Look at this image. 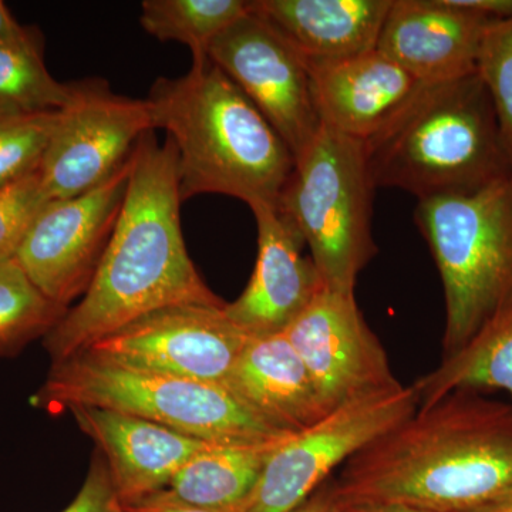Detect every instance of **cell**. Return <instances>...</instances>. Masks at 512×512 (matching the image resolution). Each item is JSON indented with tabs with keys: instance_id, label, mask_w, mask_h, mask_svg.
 I'll return each mask as SVG.
<instances>
[{
	"instance_id": "cell-1",
	"label": "cell",
	"mask_w": 512,
	"mask_h": 512,
	"mask_svg": "<svg viewBox=\"0 0 512 512\" xmlns=\"http://www.w3.org/2000/svg\"><path fill=\"white\" fill-rule=\"evenodd\" d=\"M181 204L173 141L150 131L133 151L126 200L89 288L45 336L53 363L168 306L224 308L185 247Z\"/></svg>"
},
{
	"instance_id": "cell-2",
	"label": "cell",
	"mask_w": 512,
	"mask_h": 512,
	"mask_svg": "<svg viewBox=\"0 0 512 512\" xmlns=\"http://www.w3.org/2000/svg\"><path fill=\"white\" fill-rule=\"evenodd\" d=\"M512 490V404L477 390L417 409L343 464L340 504L470 512Z\"/></svg>"
},
{
	"instance_id": "cell-3",
	"label": "cell",
	"mask_w": 512,
	"mask_h": 512,
	"mask_svg": "<svg viewBox=\"0 0 512 512\" xmlns=\"http://www.w3.org/2000/svg\"><path fill=\"white\" fill-rule=\"evenodd\" d=\"M154 126L177 153L183 201L202 194L276 207L295 157L275 128L210 59L178 79L161 77L147 97Z\"/></svg>"
},
{
	"instance_id": "cell-4",
	"label": "cell",
	"mask_w": 512,
	"mask_h": 512,
	"mask_svg": "<svg viewBox=\"0 0 512 512\" xmlns=\"http://www.w3.org/2000/svg\"><path fill=\"white\" fill-rule=\"evenodd\" d=\"M363 147L376 188L419 201L473 194L512 177L493 100L477 73L421 84Z\"/></svg>"
},
{
	"instance_id": "cell-5",
	"label": "cell",
	"mask_w": 512,
	"mask_h": 512,
	"mask_svg": "<svg viewBox=\"0 0 512 512\" xmlns=\"http://www.w3.org/2000/svg\"><path fill=\"white\" fill-rule=\"evenodd\" d=\"M40 403L101 407L141 417L210 443L254 444L289 436L224 384L134 369L89 352L53 363Z\"/></svg>"
},
{
	"instance_id": "cell-6",
	"label": "cell",
	"mask_w": 512,
	"mask_h": 512,
	"mask_svg": "<svg viewBox=\"0 0 512 512\" xmlns=\"http://www.w3.org/2000/svg\"><path fill=\"white\" fill-rule=\"evenodd\" d=\"M414 221L443 284L446 359L512 306V177L473 194L419 201Z\"/></svg>"
},
{
	"instance_id": "cell-7",
	"label": "cell",
	"mask_w": 512,
	"mask_h": 512,
	"mask_svg": "<svg viewBox=\"0 0 512 512\" xmlns=\"http://www.w3.org/2000/svg\"><path fill=\"white\" fill-rule=\"evenodd\" d=\"M362 141L322 126L279 198L278 208L302 235L325 288L355 293L357 276L376 255L373 194Z\"/></svg>"
},
{
	"instance_id": "cell-8",
	"label": "cell",
	"mask_w": 512,
	"mask_h": 512,
	"mask_svg": "<svg viewBox=\"0 0 512 512\" xmlns=\"http://www.w3.org/2000/svg\"><path fill=\"white\" fill-rule=\"evenodd\" d=\"M417 409L416 386L400 384L332 410L275 448L237 512L298 510L336 468Z\"/></svg>"
},
{
	"instance_id": "cell-9",
	"label": "cell",
	"mask_w": 512,
	"mask_h": 512,
	"mask_svg": "<svg viewBox=\"0 0 512 512\" xmlns=\"http://www.w3.org/2000/svg\"><path fill=\"white\" fill-rule=\"evenodd\" d=\"M39 171L49 201L96 188L126 163L144 134L156 130L147 99H131L101 79L72 83Z\"/></svg>"
},
{
	"instance_id": "cell-10",
	"label": "cell",
	"mask_w": 512,
	"mask_h": 512,
	"mask_svg": "<svg viewBox=\"0 0 512 512\" xmlns=\"http://www.w3.org/2000/svg\"><path fill=\"white\" fill-rule=\"evenodd\" d=\"M131 165L133 154L93 190L47 202L13 255L32 284L60 308L82 298L99 268L126 200Z\"/></svg>"
},
{
	"instance_id": "cell-11",
	"label": "cell",
	"mask_w": 512,
	"mask_h": 512,
	"mask_svg": "<svg viewBox=\"0 0 512 512\" xmlns=\"http://www.w3.org/2000/svg\"><path fill=\"white\" fill-rule=\"evenodd\" d=\"M208 59L261 111L295 160L301 156L322 124L308 64L284 37L249 5L247 15L211 43Z\"/></svg>"
},
{
	"instance_id": "cell-12",
	"label": "cell",
	"mask_w": 512,
	"mask_h": 512,
	"mask_svg": "<svg viewBox=\"0 0 512 512\" xmlns=\"http://www.w3.org/2000/svg\"><path fill=\"white\" fill-rule=\"evenodd\" d=\"M224 308L168 306L134 320L84 352L134 369L227 386L249 335L225 315Z\"/></svg>"
},
{
	"instance_id": "cell-13",
	"label": "cell",
	"mask_w": 512,
	"mask_h": 512,
	"mask_svg": "<svg viewBox=\"0 0 512 512\" xmlns=\"http://www.w3.org/2000/svg\"><path fill=\"white\" fill-rule=\"evenodd\" d=\"M285 335L308 369L326 413L402 384L355 293L320 289Z\"/></svg>"
},
{
	"instance_id": "cell-14",
	"label": "cell",
	"mask_w": 512,
	"mask_h": 512,
	"mask_svg": "<svg viewBox=\"0 0 512 512\" xmlns=\"http://www.w3.org/2000/svg\"><path fill=\"white\" fill-rule=\"evenodd\" d=\"M251 208L258 228V255L247 288L224 308L249 336L285 332L325 288L311 256L303 255L302 235L272 205Z\"/></svg>"
},
{
	"instance_id": "cell-15",
	"label": "cell",
	"mask_w": 512,
	"mask_h": 512,
	"mask_svg": "<svg viewBox=\"0 0 512 512\" xmlns=\"http://www.w3.org/2000/svg\"><path fill=\"white\" fill-rule=\"evenodd\" d=\"M493 22L454 0H392L376 49L421 84L451 82L477 73Z\"/></svg>"
},
{
	"instance_id": "cell-16",
	"label": "cell",
	"mask_w": 512,
	"mask_h": 512,
	"mask_svg": "<svg viewBox=\"0 0 512 512\" xmlns=\"http://www.w3.org/2000/svg\"><path fill=\"white\" fill-rule=\"evenodd\" d=\"M70 412L99 447L123 504L165 490L188 461L214 444L117 410L73 407Z\"/></svg>"
},
{
	"instance_id": "cell-17",
	"label": "cell",
	"mask_w": 512,
	"mask_h": 512,
	"mask_svg": "<svg viewBox=\"0 0 512 512\" xmlns=\"http://www.w3.org/2000/svg\"><path fill=\"white\" fill-rule=\"evenodd\" d=\"M306 64L320 124L362 143L379 133L421 86L377 49Z\"/></svg>"
},
{
	"instance_id": "cell-18",
	"label": "cell",
	"mask_w": 512,
	"mask_h": 512,
	"mask_svg": "<svg viewBox=\"0 0 512 512\" xmlns=\"http://www.w3.org/2000/svg\"><path fill=\"white\" fill-rule=\"evenodd\" d=\"M261 16L306 63L376 49L392 0H252Z\"/></svg>"
},
{
	"instance_id": "cell-19",
	"label": "cell",
	"mask_w": 512,
	"mask_h": 512,
	"mask_svg": "<svg viewBox=\"0 0 512 512\" xmlns=\"http://www.w3.org/2000/svg\"><path fill=\"white\" fill-rule=\"evenodd\" d=\"M227 387L286 433L308 429L328 414L285 332L249 336Z\"/></svg>"
},
{
	"instance_id": "cell-20",
	"label": "cell",
	"mask_w": 512,
	"mask_h": 512,
	"mask_svg": "<svg viewBox=\"0 0 512 512\" xmlns=\"http://www.w3.org/2000/svg\"><path fill=\"white\" fill-rule=\"evenodd\" d=\"M289 436L266 443L211 444L188 461L160 493L194 507L237 511L254 490L268 458Z\"/></svg>"
},
{
	"instance_id": "cell-21",
	"label": "cell",
	"mask_w": 512,
	"mask_h": 512,
	"mask_svg": "<svg viewBox=\"0 0 512 512\" xmlns=\"http://www.w3.org/2000/svg\"><path fill=\"white\" fill-rule=\"evenodd\" d=\"M414 386L419 393V409L433 406L460 389L504 390L512 397V306Z\"/></svg>"
},
{
	"instance_id": "cell-22",
	"label": "cell",
	"mask_w": 512,
	"mask_h": 512,
	"mask_svg": "<svg viewBox=\"0 0 512 512\" xmlns=\"http://www.w3.org/2000/svg\"><path fill=\"white\" fill-rule=\"evenodd\" d=\"M248 12L245 0H144L140 23L160 42L183 43L192 64H201L211 43Z\"/></svg>"
},
{
	"instance_id": "cell-23",
	"label": "cell",
	"mask_w": 512,
	"mask_h": 512,
	"mask_svg": "<svg viewBox=\"0 0 512 512\" xmlns=\"http://www.w3.org/2000/svg\"><path fill=\"white\" fill-rule=\"evenodd\" d=\"M72 97V83L57 82L47 70L35 33L20 42L0 45V106L43 113L62 110Z\"/></svg>"
},
{
	"instance_id": "cell-24",
	"label": "cell",
	"mask_w": 512,
	"mask_h": 512,
	"mask_svg": "<svg viewBox=\"0 0 512 512\" xmlns=\"http://www.w3.org/2000/svg\"><path fill=\"white\" fill-rule=\"evenodd\" d=\"M66 312L32 284L15 256L0 258V355L46 336Z\"/></svg>"
},
{
	"instance_id": "cell-25",
	"label": "cell",
	"mask_w": 512,
	"mask_h": 512,
	"mask_svg": "<svg viewBox=\"0 0 512 512\" xmlns=\"http://www.w3.org/2000/svg\"><path fill=\"white\" fill-rule=\"evenodd\" d=\"M57 111L28 113L0 106V188L39 168Z\"/></svg>"
},
{
	"instance_id": "cell-26",
	"label": "cell",
	"mask_w": 512,
	"mask_h": 512,
	"mask_svg": "<svg viewBox=\"0 0 512 512\" xmlns=\"http://www.w3.org/2000/svg\"><path fill=\"white\" fill-rule=\"evenodd\" d=\"M477 74L493 100L512 160V16L495 20L485 30L478 52Z\"/></svg>"
},
{
	"instance_id": "cell-27",
	"label": "cell",
	"mask_w": 512,
	"mask_h": 512,
	"mask_svg": "<svg viewBox=\"0 0 512 512\" xmlns=\"http://www.w3.org/2000/svg\"><path fill=\"white\" fill-rule=\"evenodd\" d=\"M47 202L39 168L0 188V258L15 255L26 231Z\"/></svg>"
},
{
	"instance_id": "cell-28",
	"label": "cell",
	"mask_w": 512,
	"mask_h": 512,
	"mask_svg": "<svg viewBox=\"0 0 512 512\" xmlns=\"http://www.w3.org/2000/svg\"><path fill=\"white\" fill-rule=\"evenodd\" d=\"M62 512H126L111 483L103 457L94 458L79 494Z\"/></svg>"
},
{
	"instance_id": "cell-29",
	"label": "cell",
	"mask_w": 512,
	"mask_h": 512,
	"mask_svg": "<svg viewBox=\"0 0 512 512\" xmlns=\"http://www.w3.org/2000/svg\"><path fill=\"white\" fill-rule=\"evenodd\" d=\"M126 512H237L227 510H210V508L194 507L170 500L163 494L157 493L137 501V503L123 504Z\"/></svg>"
},
{
	"instance_id": "cell-30",
	"label": "cell",
	"mask_w": 512,
	"mask_h": 512,
	"mask_svg": "<svg viewBox=\"0 0 512 512\" xmlns=\"http://www.w3.org/2000/svg\"><path fill=\"white\" fill-rule=\"evenodd\" d=\"M33 30L23 28L18 20L13 18L8 6L0 0V45L20 42L33 35Z\"/></svg>"
},
{
	"instance_id": "cell-31",
	"label": "cell",
	"mask_w": 512,
	"mask_h": 512,
	"mask_svg": "<svg viewBox=\"0 0 512 512\" xmlns=\"http://www.w3.org/2000/svg\"><path fill=\"white\" fill-rule=\"evenodd\" d=\"M293 512H343L342 505L333 497L330 487L320 494H313L305 504Z\"/></svg>"
},
{
	"instance_id": "cell-32",
	"label": "cell",
	"mask_w": 512,
	"mask_h": 512,
	"mask_svg": "<svg viewBox=\"0 0 512 512\" xmlns=\"http://www.w3.org/2000/svg\"><path fill=\"white\" fill-rule=\"evenodd\" d=\"M343 512H430L403 504H340Z\"/></svg>"
},
{
	"instance_id": "cell-33",
	"label": "cell",
	"mask_w": 512,
	"mask_h": 512,
	"mask_svg": "<svg viewBox=\"0 0 512 512\" xmlns=\"http://www.w3.org/2000/svg\"><path fill=\"white\" fill-rule=\"evenodd\" d=\"M470 512H512V490L485 504L484 507Z\"/></svg>"
}]
</instances>
